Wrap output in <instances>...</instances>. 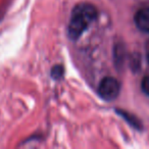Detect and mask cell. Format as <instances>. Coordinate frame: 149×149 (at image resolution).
Segmentation results:
<instances>
[{
	"instance_id": "1",
	"label": "cell",
	"mask_w": 149,
	"mask_h": 149,
	"mask_svg": "<svg viewBox=\"0 0 149 149\" xmlns=\"http://www.w3.org/2000/svg\"><path fill=\"white\" fill-rule=\"evenodd\" d=\"M97 17V10L90 3H80L72 9L68 24V36L76 40L87 30Z\"/></svg>"
},
{
	"instance_id": "4",
	"label": "cell",
	"mask_w": 149,
	"mask_h": 149,
	"mask_svg": "<svg viewBox=\"0 0 149 149\" xmlns=\"http://www.w3.org/2000/svg\"><path fill=\"white\" fill-rule=\"evenodd\" d=\"M141 88H142V91L147 96H149V74L145 76L144 79L142 80V82H141Z\"/></svg>"
},
{
	"instance_id": "6",
	"label": "cell",
	"mask_w": 149,
	"mask_h": 149,
	"mask_svg": "<svg viewBox=\"0 0 149 149\" xmlns=\"http://www.w3.org/2000/svg\"><path fill=\"white\" fill-rule=\"evenodd\" d=\"M146 57H147V61L149 62V45L147 47V52H146Z\"/></svg>"
},
{
	"instance_id": "3",
	"label": "cell",
	"mask_w": 149,
	"mask_h": 149,
	"mask_svg": "<svg viewBox=\"0 0 149 149\" xmlns=\"http://www.w3.org/2000/svg\"><path fill=\"white\" fill-rule=\"evenodd\" d=\"M135 24L143 32H149V6L139 9L135 15Z\"/></svg>"
},
{
	"instance_id": "2",
	"label": "cell",
	"mask_w": 149,
	"mask_h": 149,
	"mask_svg": "<svg viewBox=\"0 0 149 149\" xmlns=\"http://www.w3.org/2000/svg\"><path fill=\"white\" fill-rule=\"evenodd\" d=\"M120 85L116 79L112 77H105L101 80L98 87L99 95L106 101H112L120 94Z\"/></svg>"
},
{
	"instance_id": "5",
	"label": "cell",
	"mask_w": 149,
	"mask_h": 149,
	"mask_svg": "<svg viewBox=\"0 0 149 149\" xmlns=\"http://www.w3.org/2000/svg\"><path fill=\"white\" fill-rule=\"evenodd\" d=\"M51 74L53 78H60L62 76V66H54L51 70Z\"/></svg>"
}]
</instances>
